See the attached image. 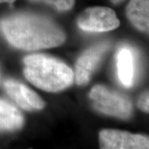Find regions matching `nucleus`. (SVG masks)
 Listing matches in <instances>:
<instances>
[{"instance_id":"8","label":"nucleus","mask_w":149,"mask_h":149,"mask_svg":"<svg viewBox=\"0 0 149 149\" xmlns=\"http://www.w3.org/2000/svg\"><path fill=\"white\" fill-rule=\"evenodd\" d=\"M127 17L138 29L148 32L149 0H131L127 7Z\"/></svg>"},{"instance_id":"2","label":"nucleus","mask_w":149,"mask_h":149,"mask_svg":"<svg viewBox=\"0 0 149 149\" xmlns=\"http://www.w3.org/2000/svg\"><path fill=\"white\" fill-rule=\"evenodd\" d=\"M24 74L36 87L48 92H58L73 83L74 74L68 65L53 57L30 55L23 60Z\"/></svg>"},{"instance_id":"1","label":"nucleus","mask_w":149,"mask_h":149,"mask_svg":"<svg viewBox=\"0 0 149 149\" xmlns=\"http://www.w3.org/2000/svg\"><path fill=\"white\" fill-rule=\"evenodd\" d=\"M0 27L12 46L26 51L58 47L65 40V32L55 22L32 13L8 17Z\"/></svg>"},{"instance_id":"6","label":"nucleus","mask_w":149,"mask_h":149,"mask_svg":"<svg viewBox=\"0 0 149 149\" xmlns=\"http://www.w3.org/2000/svg\"><path fill=\"white\" fill-rule=\"evenodd\" d=\"M109 47V43L104 42L89 48L80 56L75 64V81L77 85L87 84L93 71L100 62Z\"/></svg>"},{"instance_id":"7","label":"nucleus","mask_w":149,"mask_h":149,"mask_svg":"<svg viewBox=\"0 0 149 149\" xmlns=\"http://www.w3.org/2000/svg\"><path fill=\"white\" fill-rule=\"evenodd\" d=\"M4 88L8 95L26 110L42 109L45 106V103L40 96L22 83L13 80H8L4 82Z\"/></svg>"},{"instance_id":"5","label":"nucleus","mask_w":149,"mask_h":149,"mask_svg":"<svg viewBox=\"0 0 149 149\" xmlns=\"http://www.w3.org/2000/svg\"><path fill=\"white\" fill-rule=\"evenodd\" d=\"M100 146L103 149H148V137L128 132L105 129L100 133Z\"/></svg>"},{"instance_id":"10","label":"nucleus","mask_w":149,"mask_h":149,"mask_svg":"<svg viewBox=\"0 0 149 149\" xmlns=\"http://www.w3.org/2000/svg\"><path fill=\"white\" fill-rule=\"evenodd\" d=\"M23 116L9 102L0 99V131H15L23 125Z\"/></svg>"},{"instance_id":"3","label":"nucleus","mask_w":149,"mask_h":149,"mask_svg":"<svg viewBox=\"0 0 149 149\" xmlns=\"http://www.w3.org/2000/svg\"><path fill=\"white\" fill-rule=\"evenodd\" d=\"M90 98L97 111L120 118H128L132 115L131 102L103 85L93 87L90 92Z\"/></svg>"},{"instance_id":"13","label":"nucleus","mask_w":149,"mask_h":149,"mask_svg":"<svg viewBox=\"0 0 149 149\" xmlns=\"http://www.w3.org/2000/svg\"><path fill=\"white\" fill-rule=\"evenodd\" d=\"M14 1L15 0H0V3H8L9 4H12Z\"/></svg>"},{"instance_id":"14","label":"nucleus","mask_w":149,"mask_h":149,"mask_svg":"<svg viewBox=\"0 0 149 149\" xmlns=\"http://www.w3.org/2000/svg\"><path fill=\"white\" fill-rule=\"evenodd\" d=\"M122 1H123V0H111L112 3H115V4H117V3L122 2Z\"/></svg>"},{"instance_id":"9","label":"nucleus","mask_w":149,"mask_h":149,"mask_svg":"<svg viewBox=\"0 0 149 149\" xmlns=\"http://www.w3.org/2000/svg\"><path fill=\"white\" fill-rule=\"evenodd\" d=\"M118 79L124 87H131L134 80V57L132 51L123 47L117 55Z\"/></svg>"},{"instance_id":"11","label":"nucleus","mask_w":149,"mask_h":149,"mask_svg":"<svg viewBox=\"0 0 149 149\" xmlns=\"http://www.w3.org/2000/svg\"><path fill=\"white\" fill-rule=\"evenodd\" d=\"M42 2L60 11L70 10L74 5V0H33Z\"/></svg>"},{"instance_id":"4","label":"nucleus","mask_w":149,"mask_h":149,"mask_svg":"<svg viewBox=\"0 0 149 149\" xmlns=\"http://www.w3.org/2000/svg\"><path fill=\"white\" fill-rule=\"evenodd\" d=\"M77 24L86 32H104L117 28L120 22L115 12L109 8L93 7L81 13Z\"/></svg>"},{"instance_id":"12","label":"nucleus","mask_w":149,"mask_h":149,"mask_svg":"<svg viewBox=\"0 0 149 149\" xmlns=\"http://www.w3.org/2000/svg\"><path fill=\"white\" fill-rule=\"evenodd\" d=\"M149 98H148V91L144 92L142 95L140 96L139 100V107L141 110L148 113L149 111Z\"/></svg>"}]
</instances>
